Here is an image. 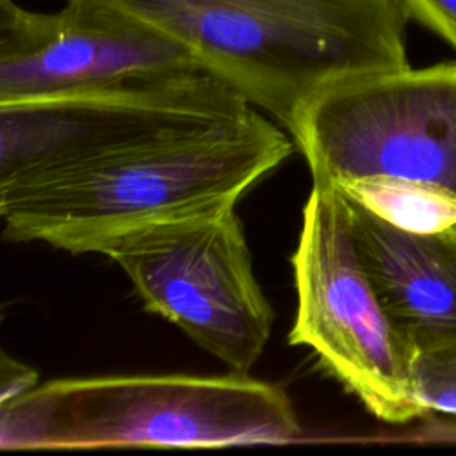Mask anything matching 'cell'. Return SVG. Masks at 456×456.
I'll return each instance as SVG.
<instances>
[{
  "mask_svg": "<svg viewBox=\"0 0 456 456\" xmlns=\"http://www.w3.org/2000/svg\"><path fill=\"white\" fill-rule=\"evenodd\" d=\"M301 435L285 390L239 372L53 379L0 403L2 451L273 445Z\"/></svg>",
  "mask_w": 456,
  "mask_h": 456,
  "instance_id": "3957f363",
  "label": "cell"
},
{
  "mask_svg": "<svg viewBox=\"0 0 456 456\" xmlns=\"http://www.w3.org/2000/svg\"><path fill=\"white\" fill-rule=\"evenodd\" d=\"M255 109L237 119L169 130L0 187L4 239L80 255L110 235L235 207L294 150Z\"/></svg>",
  "mask_w": 456,
  "mask_h": 456,
  "instance_id": "6da1fadb",
  "label": "cell"
},
{
  "mask_svg": "<svg viewBox=\"0 0 456 456\" xmlns=\"http://www.w3.org/2000/svg\"><path fill=\"white\" fill-rule=\"evenodd\" d=\"M255 107L198 71L37 102L0 105V187L80 164L187 126L223 123Z\"/></svg>",
  "mask_w": 456,
  "mask_h": 456,
  "instance_id": "52a82bcc",
  "label": "cell"
},
{
  "mask_svg": "<svg viewBox=\"0 0 456 456\" xmlns=\"http://www.w3.org/2000/svg\"><path fill=\"white\" fill-rule=\"evenodd\" d=\"M330 185L401 230L440 233L456 228V192L440 185L385 175Z\"/></svg>",
  "mask_w": 456,
  "mask_h": 456,
  "instance_id": "30bf717a",
  "label": "cell"
},
{
  "mask_svg": "<svg viewBox=\"0 0 456 456\" xmlns=\"http://www.w3.org/2000/svg\"><path fill=\"white\" fill-rule=\"evenodd\" d=\"M0 374V403L16 399L37 385L36 370L9 358L7 354H2Z\"/></svg>",
  "mask_w": 456,
  "mask_h": 456,
  "instance_id": "4fadbf2b",
  "label": "cell"
},
{
  "mask_svg": "<svg viewBox=\"0 0 456 456\" xmlns=\"http://www.w3.org/2000/svg\"><path fill=\"white\" fill-rule=\"evenodd\" d=\"M205 71L182 43L126 16L66 0L57 12L0 0V105Z\"/></svg>",
  "mask_w": 456,
  "mask_h": 456,
  "instance_id": "ba28073f",
  "label": "cell"
},
{
  "mask_svg": "<svg viewBox=\"0 0 456 456\" xmlns=\"http://www.w3.org/2000/svg\"><path fill=\"white\" fill-rule=\"evenodd\" d=\"M314 183L385 175L456 192V64L333 84L287 125Z\"/></svg>",
  "mask_w": 456,
  "mask_h": 456,
  "instance_id": "8992f818",
  "label": "cell"
},
{
  "mask_svg": "<svg viewBox=\"0 0 456 456\" xmlns=\"http://www.w3.org/2000/svg\"><path fill=\"white\" fill-rule=\"evenodd\" d=\"M144 308L180 328L233 372L248 374L269 342L264 296L235 207L139 224L105 239Z\"/></svg>",
  "mask_w": 456,
  "mask_h": 456,
  "instance_id": "5b68a950",
  "label": "cell"
},
{
  "mask_svg": "<svg viewBox=\"0 0 456 456\" xmlns=\"http://www.w3.org/2000/svg\"><path fill=\"white\" fill-rule=\"evenodd\" d=\"M290 264L297 306L289 342L310 347L376 419L404 424L426 415L413 351L360 260L337 187L312 182Z\"/></svg>",
  "mask_w": 456,
  "mask_h": 456,
  "instance_id": "277c9868",
  "label": "cell"
},
{
  "mask_svg": "<svg viewBox=\"0 0 456 456\" xmlns=\"http://www.w3.org/2000/svg\"><path fill=\"white\" fill-rule=\"evenodd\" d=\"M408 18L417 20L456 50V0H399Z\"/></svg>",
  "mask_w": 456,
  "mask_h": 456,
  "instance_id": "7c38bea8",
  "label": "cell"
},
{
  "mask_svg": "<svg viewBox=\"0 0 456 456\" xmlns=\"http://www.w3.org/2000/svg\"><path fill=\"white\" fill-rule=\"evenodd\" d=\"M182 43L287 126L326 87L410 66L399 0H75Z\"/></svg>",
  "mask_w": 456,
  "mask_h": 456,
  "instance_id": "7a4b0ae2",
  "label": "cell"
},
{
  "mask_svg": "<svg viewBox=\"0 0 456 456\" xmlns=\"http://www.w3.org/2000/svg\"><path fill=\"white\" fill-rule=\"evenodd\" d=\"M413 385L426 413L456 415V344L413 353Z\"/></svg>",
  "mask_w": 456,
  "mask_h": 456,
  "instance_id": "8fae6325",
  "label": "cell"
},
{
  "mask_svg": "<svg viewBox=\"0 0 456 456\" xmlns=\"http://www.w3.org/2000/svg\"><path fill=\"white\" fill-rule=\"evenodd\" d=\"M342 198L360 260L411 351L454 346L456 228L406 232L346 194Z\"/></svg>",
  "mask_w": 456,
  "mask_h": 456,
  "instance_id": "9c48e42d",
  "label": "cell"
}]
</instances>
